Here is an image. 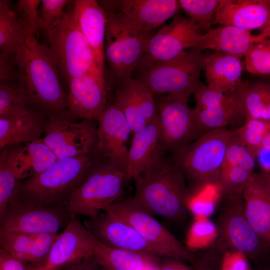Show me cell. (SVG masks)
Segmentation results:
<instances>
[{
    "label": "cell",
    "mask_w": 270,
    "mask_h": 270,
    "mask_svg": "<svg viewBox=\"0 0 270 270\" xmlns=\"http://www.w3.org/2000/svg\"><path fill=\"white\" fill-rule=\"evenodd\" d=\"M120 82L114 102L121 108L134 134L157 118L154 96L138 78Z\"/></svg>",
    "instance_id": "44dd1931"
},
{
    "label": "cell",
    "mask_w": 270,
    "mask_h": 270,
    "mask_svg": "<svg viewBox=\"0 0 270 270\" xmlns=\"http://www.w3.org/2000/svg\"><path fill=\"white\" fill-rule=\"evenodd\" d=\"M18 84L30 102L52 113L66 110L68 97L62 76L48 46L28 36L16 54Z\"/></svg>",
    "instance_id": "7a4b0ae2"
},
{
    "label": "cell",
    "mask_w": 270,
    "mask_h": 270,
    "mask_svg": "<svg viewBox=\"0 0 270 270\" xmlns=\"http://www.w3.org/2000/svg\"><path fill=\"white\" fill-rule=\"evenodd\" d=\"M188 18L205 33L210 30L220 0H180ZM204 33V34H205Z\"/></svg>",
    "instance_id": "836d02e7"
},
{
    "label": "cell",
    "mask_w": 270,
    "mask_h": 270,
    "mask_svg": "<svg viewBox=\"0 0 270 270\" xmlns=\"http://www.w3.org/2000/svg\"><path fill=\"white\" fill-rule=\"evenodd\" d=\"M68 82V114L82 120H98L108 107L104 76L88 74Z\"/></svg>",
    "instance_id": "d6986e66"
},
{
    "label": "cell",
    "mask_w": 270,
    "mask_h": 270,
    "mask_svg": "<svg viewBox=\"0 0 270 270\" xmlns=\"http://www.w3.org/2000/svg\"><path fill=\"white\" fill-rule=\"evenodd\" d=\"M224 198L218 219V228L232 250L244 254L255 262L262 261L268 245L256 232L244 212L242 195L222 196Z\"/></svg>",
    "instance_id": "5bb4252c"
},
{
    "label": "cell",
    "mask_w": 270,
    "mask_h": 270,
    "mask_svg": "<svg viewBox=\"0 0 270 270\" xmlns=\"http://www.w3.org/2000/svg\"><path fill=\"white\" fill-rule=\"evenodd\" d=\"M98 121L97 150L126 172L128 151L126 144L132 131L123 112L114 102L108 106Z\"/></svg>",
    "instance_id": "ac0fdd59"
},
{
    "label": "cell",
    "mask_w": 270,
    "mask_h": 270,
    "mask_svg": "<svg viewBox=\"0 0 270 270\" xmlns=\"http://www.w3.org/2000/svg\"><path fill=\"white\" fill-rule=\"evenodd\" d=\"M204 34L188 18L177 15L150 38L136 70L138 73L200 46Z\"/></svg>",
    "instance_id": "8fae6325"
},
{
    "label": "cell",
    "mask_w": 270,
    "mask_h": 270,
    "mask_svg": "<svg viewBox=\"0 0 270 270\" xmlns=\"http://www.w3.org/2000/svg\"><path fill=\"white\" fill-rule=\"evenodd\" d=\"M18 68L16 54H6L0 53V81L18 83Z\"/></svg>",
    "instance_id": "bcb514c9"
},
{
    "label": "cell",
    "mask_w": 270,
    "mask_h": 270,
    "mask_svg": "<svg viewBox=\"0 0 270 270\" xmlns=\"http://www.w3.org/2000/svg\"><path fill=\"white\" fill-rule=\"evenodd\" d=\"M49 48L64 78L70 80L88 74L104 76L97 68L92 50L78 26L72 6L47 33Z\"/></svg>",
    "instance_id": "52a82bcc"
},
{
    "label": "cell",
    "mask_w": 270,
    "mask_h": 270,
    "mask_svg": "<svg viewBox=\"0 0 270 270\" xmlns=\"http://www.w3.org/2000/svg\"><path fill=\"white\" fill-rule=\"evenodd\" d=\"M71 0H42L38 10V26L48 33L61 19Z\"/></svg>",
    "instance_id": "7bdbcfd3"
},
{
    "label": "cell",
    "mask_w": 270,
    "mask_h": 270,
    "mask_svg": "<svg viewBox=\"0 0 270 270\" xmlns=\"http://www.w3.org/2000/svg\"><path fill=\"white\" fill-rule=\"evenodd\" d=\"M104 211L130 225L150 244L158 249L164 256L190 262L194 259V254L192 252L152 215L136 204L132 198L117 202Z\"/></svg>",
    "instance_id": "30bf717a"
},
{
    "label": "cell",
    "mask_w": 270,
    "mask_h": 270,
    "mask_svg": "<svg viewBox=\"0 0 270 270\" xmlns=\"http://www.w3.org/2000/svg\"><path fill=\"white\" fill-rule=\"evenodd\" d=\"M98 266L93 259L90 258L66 266L59 270H96Z\"/></svg>",
    "instance_id": "f907efd6"
},
{
    "label": "cell",
    "mask_w": 270,
    "mask_h": 270,
    "mask_svg": "<svg viewBox=\"0 0 270 270\" xmlns=\"http://www.w3.org/2000/svg\"><path fill=\"white\" fill-rule=\"evenodd\" d=\"M72 217L67 206H43L14 202L0 216V230L56 234L65 228Z\"/></svg>",
    "instance_id": "4fadbf2b"
},
{
    "label": "cell",
    "mask_w": 270,
    "mask_h": 270,
    "mask_svg": "<svg viewBox=\"0 0 270 270\" xmlns=\"http://www.w3.org/2000/svg\"><path fill=\"white\" fill-rule=\"evenodd\" d=\"M252 31L270 28V0H220L213 24Z\"/></svg>",
    "instance_id": "603a6c76"
},
{
    "label": "cell",
    "mask_w": 270,
    "mask_h": 270,
    "mask_svg": "<svg viewBox=\"0 0 270 270\" xmlns=\"http://www.w3.org/2000/svg\"><path fill=\"white\" fill-rule=\"evenodd\" d=\"M167 154L159 146L144 172L134 180L132 198L152 216L178 220L187 208L189 190L174 156Z\"/></svg>",
    "instance_id": "6da1fadb"
},
{
    "label": "cell",
    "mask_w": 270,
    "mask_h": 270,
    "mask_svg": "<svg viewBox=\"0 0 270 270\" xmlns=\"http://www.w3.org/2000/svg\"><path fill=\"white\" fill-rule=\"evenodd\" d=\"M206 54L196 48L186 50L168 60L139 73L140 80L154 94H184L190 96L202 85Z\"/></svg>",
    "instance_id": "ba28073f"
},
{
    "label": "cell",
    "mask_w": 270,
    "mask_h": 270,
    "mask_svg": "<svg viewBox=\"0 0 270 270\" xmlns=\"http://www.w3.org/2000/svg\"><path fill=\"white\" fill-rule=\"evenodd\" d=\"M94 166L88 154L58 160L45 170L20 184L18 194L12 202L67 206L74 190Z\"/></svg>",
    "instance_id": "3957f363"
},
{
    "label": "cell",
    "mask_w": 270,
    "mask_h": 270,
    "mask_svg": "<svg viewBox=\"0 0 270 270\" xmlns=\"http://www.w3.org/2000/svg\"><path fill=\"white\" fill-rule=\"evenodd\" d=\"M246 216L260 237L270 245V173L254 172L242 192Z\"/></svg>",
    "instance_id": "7402d4cb"
},
{
    "label": "cell",
    "mask_w": 270,
    "mask_h": 270,
    "mask_svg": "<svg viewBox=\"0 0 270 270\" xmlns=\"http://www.w3.org/2000/svg\"><path fill=\"white\" fill-rule=\"evenodd\" d=\"M27 100L17 82L0 81V118L22 115L30 110Z\"/></svg>",
    "instance_id": "e575fe53"
},
{
    "label": "cell",
    "mask_w": 270,
    "mask_h": 270,
    "mask_svg": "<svg viewBox=\"0 0 270 270\" xmlns=\"http://www.w3.org/2000/svg\"><path fill=\"white\" fill-rule=\"evenodd\" d=\"M222 258L211 256H196L190 262L194 270H220Z\"/></svg>",
    "instance_id": "c3c4849f"
},
{
    "label": "cell",
    "mask_w": 270,
    "mask_h": 270,
    "mask_svg": "<svg viewBox=\"0 0 270 270\" xmlns=\"http://www.w3.org/2000/svg\"><path fill=\"white\" fill-rule=\"evenodd\" d=\"M270 35V28L253 35L248 30L220 26L204 34L202 41L196 48L201 52L211 50L244 58L254 45Z\"/></svg>",
    "instance_id": "4316f807"
},
{
    "label": "cell",
    "mask_w": 270,
    "mask_h": 270,
    "mask_svg": "<svg viewBox=\"0 0 270 270\" xmlns=\"http://www.w3.org/2000/svg\"><path fill=\"white\" fill-rule=\"evenodd\" d=\"M253 173L239 166L222 169L218 182L221 196L242 195L244 188Z\"/></svg>",
    "instance_id": "ab89813d"
},
{
    "label": "cell",
    "mask_w": 270,
    "mask_h": 270,
    "mask_svg": "<svg viewBox=\"0 0 270 270\" xmlns=\"http://www.w3.org/2000/svg\"><path fill=\"white\" fill-rule=\"evenodd\" d=\"M67 111L50 114L45 124L46 144L58 160L88 154L96 143L98 130L90 120L73 122Z\"/></svg>",
    "instance_id": "7c38bea8"
},
{
    "label": "cell",
    "mask_w": 270,
    "mask_h": 270,
    "mask_svg": "<svg viewBox=\"0 0 270 270\" xmlns=\"http://www.w3.org/2000/svg\"><path fill=\"white\" fill-rule=\"evenodd\" d=\"M28 35L12 2L0 0V50L6 54H16Z\"/></svg>",
    "instance_id": "1f68e13d"
},
{
    "label": "cell",
    "mask_w": 270,
    "mask_h": 270,
    "mask_svg": "<svg viewBox=\"0 0 270 270\" xmlns=\"http://www.w3.org/2000/svg\"><path fill=\"white\" fill-rule=\"evenodd\" d=\"M242 58L219 52L206 54L204 70L207 86L228 95L242 92L248 82L242 79Z\"/></svg>",
    "instance_id": "d4e9b609"
},
{
    "label": "cell",
    "mask_w": 270,
    "mask_h": 270,
    "mask_svg": "<svg viewBox=\"0 0 270 270\" xmlns=\"http://www.w3.org/2000/svg\"><path fill=\"white\" fill-rule=\"evenodd\" d=\"M40 0H18L14 6L18 19L24 26L28 37L38 36Z\"/></svg>",
    "instance_id": "ee69618b"
},
{
    "label": "cell",
    "mask_w": 270,
    "mask_h": 270,
    "mask_svg": "<svg viewBox=\"0 0 270 270\" xmlns=\"http://www.w3.org/2000/svg\"><path fill=\"white\" fill-rule=\"evenodd\" d=\"M20 181L2 152L0 158V216L16 196L20 186Z\"/></svg>",
    "instance_id": "60d3db41"
},
{
    "label": "cell",
    "mask_w": 270,
    "mask_h": 270,
    "mask_svg": "<svg viewBox=\"0 0 270 270\" xmlns=\"http://www.w3.org/2000/svg\"><path fill=\"white\" fill-rule=\"evenodd\" d=\"M156 270H194L184 262V261L169 257H166L158 264Z\"/></svg>",
    "instance_id": "681fc988"
},
{
    "label": "cell",
    "mask_w": 270,
    "mask_h": 270,
    "mask_svg": "<svg viewBox=\"0 0 270 270\" xmlns=\"http://www.w3.org/2000/svg\"><path fill=\"white\" fill-rule=\"evenodd\" d=\"M45 124L42 116L31 110L19 116L0 118V150L39 139Z\"/></svg>",
    "instance_id": "4dcf8cb0"
},
{
    "label": "cell",
    "mask_w": 270,
    "mask_h": 270,
    "mask_svg": "<svg viewBox=\"0 0 270 270\" xmlns=\"http://www.w3.org/2000/svg\"><path fill=\"white\" fill-rule=\"evenodd\" d=\"M155 99L160 128V149L176 156L203 134L196 122L192 108L188 104L190 96L168 94Z\"/></svg>",
    "instance_id": "9c48e42d"
},
{
    "label": "cell",
    "mask_w": 270,
    "mask_h": 270,
    "mask_svg": "<svg viewBox=\"0 0 270 270\" xmlns=\"http://www.w3.org/2000/svg\"><path fill=\"white\" fill-rule=\"evenodd\" d=\"M236 134L226 128L208 131L174 156L188 183L189 196L218 185L228 146Z\"/></svg>",
    "instance_id": "277c9868"
},
{
    "label": "cell",
    "mask_w": 270,
    "mask_h": 270,
    "mask_svg": "<svg viewBox=\"0 0 270 270\" xmlns=\"http://www.w3.org/2000/svg\"><path fill=\"white\" fill-rule=\"evenodd\" d=\"M94 238L92 258L106 270L157 269L158 264L156 256L113 248Z\"/></svg>",
    "instance_id": "f546056e"
},
{
    "label": "cell",
    "mask_w": 270,
    "mask_h": 270,
    "mask_svg": "<svg viewBox=\"0 0 270 270\" xmlns=\"http://www.w3.org/2000/svg\"><path fill=\"white\" fill-rule=\"evenodd\" d=\"M100 268H101V267H100ZM96 270H106L104 269V268H100V269H98V268H96Z\"/></svg>",
    "instance_id": "816d5d0a"
},
{
    "label": "cell",
    "mask_w": 270,
    "mask_h": 270,
    "mask_svg": "<svg viewBox=\"0 0 270 270\" xmlns=\"http://www.w3.org/2000/svg\"><path fill=\"white\" fill-rule=\"evenodd\" d=\"M104 212L84 222L96 239L113 248L164 256L130 225L113 214Z\"/></svg>",
    "instance_id": "2e32d148"
},
{
    "label": "cell",
    "mask_w": 270,
    "mask_h": 270,
    "mask_svg": "<svg viewBox=\"0 0 270 270\" xmlns=\"http://www.w3.org/2000/svg\"><path fill=\"white\" fill-rule=\"evenodd\" d=\"M105 12L104 57L114 76L121 81L132 78L153 35L138 28L120 12Z\"/></svg>",
    "instance_id": "5b68a950"
},
{
    "label": "cell",
    "mask_w": 270,
    "mask_h": 270,
    "mask_svg": "<svg viewBox=\"0 0 270 270\" xmlns=\"http://www.w3.org/2000/svg\"><path fill=\"white\" fill-rule=\"evenodd\" d=\"M160 128L157 118L133 134L128 149L126 175L135 180L147 168L160 146Z\"/></svg>",
    "instance_id": "f1b7e54d"
},
{
    "label": "cell",
    "mask_w": 270,
    "mask_h": 270,
    "mask_svg": "<svg viewBox=\"0 0 270 270\" xmlns=\"http://www.w3.org/2000/svg\"><path fill=\"white\" fill-rule=\"evenodd\" d=\"M221 196L218 185L208 186L188 196L186 206L195 218H208Z\"/></svg>",
    "instance_id": "74e56055"
},
{
    "label": "cell",
    "mask_w": 270,
    "mask_h": 270,
    "mask_svg": "<svg viewBox=\"0 0 270 270\" xmlns=\"http://www.w3.org/2000/svg\"><path fill=\"white\" fill-rule=\"evenodd\" d=\"M218 234V226L209 218H195L186 237V248L190 252L211 244Z\"/></svg>",
    "instance_id": "8d00e7d4"
},
{
    "label": "cell",
    "mask_w": 270,
    "mask_h": 270,
    "mask_svg": "<svg viewBox=\"0 0 270 270\" xmlns=\"http://www.w3.org/2000/svg\"><path fill=\"white\" fill-rule=\"evenodd\" d=\"M2 152L20 180L38 174L58 160L43 138L30 142L22 148L5 150Z\"/></svg>",
    "instance_id": "83f0119b"
},
{
    "label": "cell",
    "mask_w": 270,
    "mask_h": 270,
    "mask_svg": "<svg viewBox=\"0 0 270 270\" xmlns=\"http://www.w3.org/2000/svg\"><path fill=\"white\" fill-rule=\"evenodd\" d=\"M220 270H250L248 258L240 252L228 251L222 258Z\"/></svg>",
    "instance_id": "f6af8a7d"
},
{
    "label": "cell",
    "mask_w": 270,
    "mask_h": 270,
    "mask_svg": "<svg viewBox=\"0 0 270 270\" xmlns=\"http://www.w3.org/2000/svg\"><path fill=\"white\" fill-rule=\"evenodd\" d=\"M246 120H270V82H248L242 94Z\"/></svg>",
    "instance_id": "d6a6232c"
},
{
    "label": "cell",
    "mask_w": 270,
    "mask_h": 270,
    "mask_svg": "<svg viewBox=\"0 0 270 270\" xmlns=\"http://www.w3.org/2000/svg\"><path fill=\"white\" fill-rule=\"evenodd\" d=\"M37 268L0 248V270H36Z\"/></svg>",
    "instance_id": "7dc6e473"
},
{
    "label": "cell",
    "mask_w": 270,
    "mask_h": 270,
    "mask_svg": "<svg viewBox=\"0 0 270 270\" xmlns=\"http://www.w3.org/2000/svg\"><path fill=\"white\" fill-rule=\"evenodd\" d=\"M236 130L240 142L257 158L262 140L270 132V120L248 119Z\"/></svg>",
    "instance_id": "d590c367"
},
{
    "label": "cell",
    "mask_w": 270,
    "mask_h": 270,
    "mask_svg": "<svg viewBox=\"0 0 270 270\" xmlns=\"http://www.w3.org/2000/svg\"><path fill=\"white\" fill-rule=\"evenodd\" d=\"M256 160V158L240 142L236 133L226 150L221 170L239 166L254 172Z\"/></svg>",
    "instance_id": "b9f144b4"
},
{
    "label": "cell",
    "mask_w": 270,
    "mask_h": 270,
    "mask_svg": "<svg viewBox=\"0 0 270 270\" xmlns=\"http://www.w3.org/2000/svg\"><path fill=\"white\" fill-rule=\"evenodd\" d=\"M228 95L202 85L194 94L196 107L192 108L198 126L202 134L214 130L245 122L242 92Z\"/></svg>",
    "instance_id": "9a60e30c"
},
{
    "label": "cell",
    "mask_w": 270,
    "mask_h": 270,
    "mask_svg": "<svg viewBox=\"0 0 270 270\" xmlns=\"http://www.w3.org/2000/svg\"><path fill=\"white\" fill-rule=\"evenodd\" d=\"M104 10L120 12L142 30L150 32L172 17L180 6L176 0L98 1Z\"/></svg>",
    "instance_id": "ffe728a7"
},
{
    "label": "cell",
    "mask_w": 270,
    "mask_h": 270,
    "mask_svg": "<svg viewBox=\"0 0 270 270\" xmlns=\"http://www.w3.org/2000/svg\"></svg>",
    "instance_id": "f5cc1de1"
},
{
    "label": "cell",
    "mask_w": 270,
    "mask_h": 270,
    "mask_svg": "<svg viewBox=\"0 0 270 270\" xmlns=\"http://www.w3.org/2000/svg\"><path fill=\"white\" fill-rule=\"evenodd\" d=\"M74 20L90 46L98 70L104 74L106 24L105 10L94 0H76L72 4Z\"/></svg>",
    "instance_id": "cb8c5ba5"
},
{
    "label": "cell",
    "mask_w": 270,
    "mask_h": 270,
    "mask_svg": "<svg viewBox=\"0 0 270 270\" xmlns=\"http://www.w3.org/2000/svg\"><path fill=\"white\" fill-rule=\"evenodd\" d=\"M244 66L252 74L270 76V35L254 45L246 53Z\"/></svg>",
    "instance_id": "f35d334b"
},
{
    "label": "cell",
    "mask_w": 270,
    "mask_h": 270,
    "mask_svg": "<svg viewBox=\"0 0 270 270\" xmlns=\"http://www.w3.org/2000/svg\"><path fill=\"white\" fill-rule=\"evenodd\" d=\"M58 234H32L0 230V248L38 268L46 261Z\"/></svg>",
    "instance_id": "484cf974"
},
{
    "label": "cell",
    "mask_w": 270,
    "mask_h": 270,
    "mask_svg": "<svg viewBox=\"0 0 270 270\" xmlns=\"http://www.w3.org/2000/svg\"></svg>",
    "instance_id": "db71d44e"
},
{
    "label": "cell",
    "mask_w": 270,
    "mask_h": 270,
    "mask_svg": "<svg viewBox=\"0 0 270 270\" xmlns=\"http://www.w3.org/2000/svg\"><path fill=\"white\" fill-rule=\"evenodd\" d=\"M127 181L126 172L110 161L96 164L71 194L67 205L70 214L96 216L118 202Z\"/></svg>",
    "instance_id": "8992f818"
},
{
    "label": "cell",
    "mask_w": 270,
    "mask_h": 270,
    "mask_svg": "<svg viewBox=\"0 0 270 270\" xmlns=\"http://www.w3.org/2000/svg\"><path fill=\"white\" fill-rule=\"evenodd\" d=\"M94 238L78 216H72L58 234L44 264L36 270H58L66 266L92 258Z\"/></svg>",
    "instance_id": "e0dca14e"
}]
</instances>
